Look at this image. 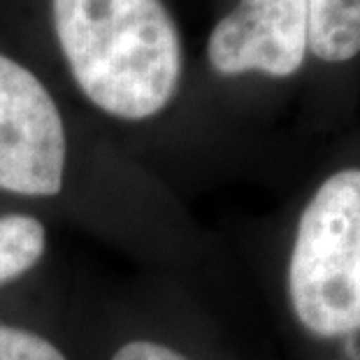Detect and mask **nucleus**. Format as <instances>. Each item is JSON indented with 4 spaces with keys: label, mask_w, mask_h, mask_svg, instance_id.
<instances>
[{
    "label": "nucleus",
    "mask_w": 360,
    "mask_h": 360,
    "mask_svg": "<svg viewBox=\"0 0 360 360\" xmlns=\"http://www.w3.org/2000/svg\"><path fill=\"white\" fill-rule=\"evenodd\" d=\"M51 19L75 84L101 112L147 121L172 103L184 51L160 0H51Z\"/></svg>",
    "instance_id": "nucleus-1"
},
{
    "label": "nucleus",
    "mask_w": 360,
    "mask_h": 360,
    "mask_svg": "<svg viewBox=\"0 0 360 360\" xmlns=\"http://www.w3.org/2000/svg\"><path fill=\"white\" fill-rule=\"evenodd\" d=\"M286 297L295 323L314 340L360 337V165L328 174L300 210Z\"/></svg>",
    "instance_id": "nucleus-2"
},
{
    "label": "nucleus",
    "mask_w": 360,
    "mask_h": 360,
    "mask_svg": "<svg viewBox=\"0 0 360 360\" xmlns=\"http://www.w3.org/2000/svg\"><path fill=\"white\" fill-rule=\"evenodd\" d=\"M68 170V133L56 101L24 63L0 51V191L53 198Z\"/></svg>",
    "instance_id": "nucleus-3"
},
{
    "label": "nucleus",
    "mask_w": 360,
    "mask_h": 360,
    "mask_svg": "<svg viewBox=\"0 0 360 360\" xmlns=\"http://www.w3.org/2000/svg\"><path fill=\"white\" fill-rule=\"evenodd\" d=\"M309 51L307 0H240L214 26L207 60L219 75L263 72L290 77Z\"/></svg>",
    "instance_id": "nucleus-4"
},
{
    "label": "nucleus",
    "mask_w": 360,
    "mask_h": 360,
    "mask_svg": "<svg viewBox=\"0 0 360 360\" xmlns=\"http://www.w3.org/2000/svg\"><path fill=\"white\" fill-rule=\"evenodd\" d=\"M309 51L323 63H347L360 53V0H307Z\"/></svg>",
    "instance_id": "nucleus-5"
},
{
    "label": "nucleus",
    "mask_w": 360,
    "mask_h": 360,
    "mask_svg": "<svg viewBox=\"0 0 360 360\" xmlns=\"http://www.w3.org/2000/svg\"><path fill=\"white\" fill-rule=\"evenodd\" d=\"M47 251V228L30 214L0 217V288L21 279Z\"/></svg>",
    "instance_id": "nucleus-6"
},
{
    "label": "nucleus",
    "mask_w": 360,
    "mask_h": 360,
    "mask_svg": "<svg viewBox=\"0 0 360 360\" xmlns=\"http://www.w3.org/2000/svg\"><path fill=\"white\" fill-rule=\"evenodd\" d=\"M0 360H68L49 337L0 321Z\"/></svg>",
    "instance_id": "nucleus-7"
},
{
    "label": "nucleus",
    "mask_w": 360,
    "mask_h": 360,
    "mask_svg": "<svg viewBox=\"0 0 360 360\" xmlns=\"http://www.w3.org/2000/svg\"><path fill=\"white\" fill-rule=\"evenodd\" d=\"M110 360H193V358L154 340H133L114 351V356Z\"/></svg>",
    "instance_id": "nucleus-8"
}]
</instances>
